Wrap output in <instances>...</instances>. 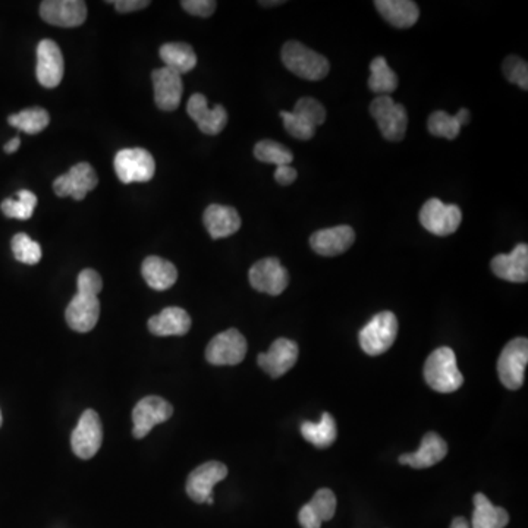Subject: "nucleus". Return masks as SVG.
<instances>
[{"instance_id": "f257e3e1", "label": "nucleus", "mask_w": 528, "mask_h": 528, "mask_svg": "<svg viewBox=\"0 0 528 528\" xmlns=\"http://www.w3.org/2000/svg\"><path fill=\"white\" fill-rule=\"evenodd\" d=\"M76 296L67 304L65 319L67 326L79 334H87L96 327L100 317L98 294L103 289L100 274L93 269H84L78 274Z\"/></svg>"}, {"instance_id": "f03ea898", "label": "nucleus", "mask_w": 528, "mask_h": 528, "mask_svg": "<svg viewBox=\"0 0 528 528\" xmlns=\"http://www.w3.org/2000/svg\"><path fill=\"white\" fill-rule=\"evenodd\" d=\"M424 378L431 389L440 394H452L461 388L464 376L457 366V356L448 347L435 349L424 364Z\"/></svg>"}, {"instance_id": "7ed1b4c3", "label": "nucleus", "mask_w": 528, "mask_h": 528, "mask_svg": "<svg viewBox=\"0 0 528 528\" xmlns=\"http://www.w3.org/2000/svg\"><path fill=\"white\" fill-rule=\"evenodd\" d=\"M282 62L288 71L308 81L326 78L330 71L329 60L326 57L308 49L307 46L300 42L285 43L282 47Z\"/></svg>"}, {"instance_id": "20e7f679", "label": "nucleus", "mask_w": 528, "mask_h": 528, "mask_svg": "<svg viewBox=\"0 0 528 528\" xmlns=\"http://www.w3.org/2000/svg\"><path fill=\"white\" fill-rule=\"evenodd\" d=\"M398 335V319L392 311H382L361 329V348L371 357L382 356L394 345Z\"/></svg>"}, {"instance_id": "39448f33", "label": "nucleus", "mask_w": 528, "mask_h": 528, "mask_svg": "<svg viewBox=\"0 0 528 528\" xmlns=\"http://www.w3.org/2000/svg\"><path fill=\"white\" fill-rule=\"evenodd\" d=\"M370 115L378 122V129L389 141H401L409 127V115L404 106L390 96H378L371 101Z\"/></svg>"}, {"instance_id": "423d86ee", "label": "nucleus", "mask_w": 528, "mask_h": 528, "mask_svg": "<svg viewBox=\"0 0 528 528\" xmlns=\"http://www.w3.org/2000/svg\"><path fill=\"white\" fill-rule=\"evenodd\" d=\"M528 363V341L515 337L506 344L498 360L499 380L506 389L517 390L524 385L525 368Z\"/></svg>"}, {"instance_id": "0eeeda50", "label": "nucleus", "mask_w": 528, "mask_h": 528, "mask_svg": "<svg viewBox=\"0 0 528 528\" xmlns=\"http://www.w3.org/2000/svg\"><path fill=\"white\" fill-rule=\"evenodd\" d=\"M461 221L462 212L457 204H445L439 199L429 200L419 210V223L433 235H452Z\"/></svg>"}, {"instance_id": "6e6552de", "label": "nucleus", "mask_w": 528, "mask_h": 528, "mask_svg": "<svg viewBox=\"0 0 528 528\" xmlns=\"http://www.w3.org/2000/svg\"><path fill=\"white\" fill-rule=\"evenodd\" d=\"M115 172L120 182H147L156 172L153 156L144 149H124L115 156Z\"/></svg>"}, {"instance_id": "1a4fd4ad", "label": "nucleus", "mask_w": 528, "mask_h": 528, "mask_svg": "<svg viewBox=\"0 0 528 528\" xmlns=\"http://www.w3.org/2000/svg\"><path fill=\"white\" fill-rule=\"evenodd\" d=\"M247 341L240 330L228 329L209 342L206 360L213 366H236L247 356Z\"/></svg>"}, {"instance_id": "9d476101", "label": "nucleus", "mask_w": 528, "mask_h": 528, "mask_svg": "<svg viewBox=\"0 0 528 528\" xmlns=\"http://www.w3.org/2000/svg\"><path fill=\"white\" fill-rule=\"evenodd\" d=\"M103 442V426L98 412L86 409L79 417L78 424L71 435V448L77 457L81 460H90Z\"/></svg>"}, {"instance_id": "9b49d317", "label": "nucleus", "mask_w": 528, "mask_h": 528, "mask_svg": "<svg viewBox=\"0 0 528 528\" xmlns=\"http://www.w3.org/2000/svg\"><path fill=\"white\" fill-rule=\"evenodd\" d=\"M173 414V407L169 404L163 398L146 397L135 405L134 411H132V435L135 439L146 438L154 426L165 423Z\"/></svg>"}, {"instance_id": "f8f14e48", "label": "nucleus", "mask_w": 528, "mask_h": 528, "mask_svg": "<svg viewBox=\"0 0 528 528\" xmlns=\"http://www.w3.org/2000/svg\"><path fill=\"white\" fill-rule=\"evenodd\" d=\"M253 288L267 295H281L289 284L288 270L276 257H267L253 264L248 274Z\"/></svg>"}, {"instance_id": "ddd939ff", "label": "nucleus", "mask_w": 528, "mask_h": 528, "mask_svg": "<svg viewBox=\"0 0 528 528\" xmlns=\"http://www.w3.org/2000/svg\"><path fill=\"white\" fill-rule=\"evenodd\" d=\"M98 173L93 166L86 161L72 166L69 172L60 175L53 182V190L57 197H72L74 200H84L88 192L98 187Z\"/></svg>"}, {"instance_id": "4468645a", "label": "nucleus", "mask_w": 528, "mask_h": 528, "mask_svg": "<svg viewBox=\"0 0 528 528\" xmlns=\"http://www.w3.org/2000/svg\"><path fill=\"white\" fill-rule=\"evenodd\" d=\"M298 345L296 342L279 337L270 345L269 351L262 352L257 357V363L270 378H277L286 375L298 360Z\"/></svg>"}, {"instance_id": "2eb2a0df", "label": "nucleus", "mask_w": 528, "mask_h": 528, "mask_svg": "<svg viewBox=\"0 0 528 528\" xmlns=\"http://www.w3.org/2000/svg\"><path fill=\"white\" fill-rule=\"evenodd\" d=\"M64 72V55L60 52L59 46L50 38H45L37 46L36 76L38 83L46 88H55L62 83Z\"/></svg>"}, {"instance_id": "dca6fc26", "label": "nucleus", "mask_w": 528, "mask_h": 528, "mask_svg": "<svg viewBox=\"0 0 528 528\" xmlns=\"http://www.w3.org/2000/svg\"><path fill=\"white\" fill-rule=\"evenodd\" d=\"M228 476V467L218 461L204 462L188 476L187 495L197 503L212 498L213 487Z\"/></svg>"}, {"instance_id": "f3484780", "label": "nucleus", "mask_w": 528, "mask_h": 528, "mask_svg": "<svg viewBox=\"0 0 528 528\" xmlns=\"http://www.w3.org/2000/svg\"><path fill=\"white\" fill-rule=\"evenodd\" d=\"M40 16L50 26L74 28L86 23L87 5L81 0H45Z\"/></svg>"}, {"instance_id": "a211bd4d", "label": "nucleus", "mask_w": 528, "mask_h": 528, "mask_svg": "<svg viewBox=\"0 0 528 528\" xmlns=\"http://www.w3.org/2000/svg\"><path fill=\"white\" fill-rule=\"evenodd\" d=\"M151 81H153L154 101L159 109L165 112L178 109L184 93V84L180 74L165 67H158L151 74Z\"/></svg>"}, {"instance_id": "6ab92c4d", "label": "nucleus", "mask_w": 528, "mask_h": 528, "mask_svg": "<svg viewBox=\"0 0 528 528\" xmlns=\"http://www.w3.org/2000/svg\"><path fill=\"white\" fill-rule=\"evenodd\" d=\"M187 113L202 134L218 135L228 124V112L225 108L216 105L213 109H210L206 96L200 93L192 94L188 100Z\"/></svg>"}, {"instance_id": "aec40b11", "label": "nucleus", "mask_w": 528, "mask_h": 528, "mask_svg": "<svg viewBox=\"0 0 528 528\" xmlns=\"http://www.w3.org/2000/svg\"><path fill=\"white\" fill-rule=\"evenodd\" d=\"M356 241V233L351 226L320 229L310 236V245L323 257H335L347 252Z\"/></svg>"}, {"instance_id": "412c9836", "label": "nucleus", "mask_w": 528, "mask_h": 528, "mask_svg": "<svg viewBox=\"0 0 528 528\" xmlns=\"http://www.w3.org/2000/svg\"><path fill=\"white\" fill-rule=\"evenodd\" d=\"M336 512V496L330 489H319L310 502L301 508L298 521L303 528H320L325 521L334 518Z\"/></svg>"}, {"instance_id": "4be33fe9", "label": "nucleus", "mask_w": 528, "mask_h": 528, "mask_svg": "<svg viewBox=\"0 0 528 528\" xmlns=\"http://www.w3.org/2000/svg\"><path fill=\"white\" fill-rule=\"evenodd\" d=\"M448 453V445L438 433L429 431L421 440V446L417 452L402 453L398 461L402 465H409L412 469H430L442 461Z\"/></svg>"}, {"instance_id": "5701e85b", "label": "nucleus", "mask_w": 528, "mask_h": 528, "mask_svg": "<svg viewBox=\"0 0 528 528\" xmlns=\"http://www.w3.org/2000/svg\"><path fill=\"white\" fill-rule=\"evenodd\" d=\"M492 270L503 281L524 284L528 281V245L518 243L511 254H499L492 260Z\"/></svg>"}, {"instance_id": "b1692460", "label": "nucleus", "mask_w": 528, "mask_h": 528, "mask_svg": "<svg viewBox=\"0 0 528 528\" xmlns=\"http://www.w3.org/2000/svg\"><path fill=\"white\" fill-rule=\"evenodd\" d=\"M207 233L213 240H221L233 235L241 228V216L233 207L212 204L202 216Z\"/></svg>"}, {"instance_id": "393cba45", "label": "nucleus", "mask_w": 528, "mask_h": 528, "mask_svg": "<svg viewBox=\"0 0 528 528\" xmlns=\"http://www.w3.org/2000/svg\"><path fill=\"white\" fill-rule=\"evenodd\" d=\"M192 329V317L184 308L168 307L149 320V330L156 336H184Z\"/></svg>"}, {"instance_id": "a878e982", "label": "nucleus", "mask_w": 528, "mask_h": 528, "mask_svg": "<svg viewBox=\"0 0 528 528\" xmlns=\"http://www.w3.org/2000/svg\"><path fill=\"white\" fill-rule=\"evenodd\" d=\"M378 14L397 28H409L419 21V9L411 0H378Z\"/></svg>"}, {"instance_id": "bb28decb", "label": "nucleus", "mask_w": 528, "mask_h": 528, "mask_svg": "<svg viewBox=\"0 0 528 528\" xmlns=\"http://www.w3.org/2000/svg\"><path fill=\"white\" fill-rule=\"evenodd\" d=\"M141 274H143L147 285L156 289V291H166V289L172 288L176 279H178V270L172 263L161 259L158 255H150L144 260Z\"/></svg>"}, {"instance_id": "cd10ccee", "label": "nucleus", "mask_w": 528, "mask_h": 528, "mask_svg": "<svg viewBox=\"0 0 528 528\" xmlns=\"http://www.w3.org/2000/svg\"><path fill=\"white\" fill-rule=\"evenodd\" d=\"M472 528H505L510 523V513L501 506H495L483 493L474 495Z\"/></svg>"}, {"instance_id": "c85d7f7f", "label": "nucleus", "mask_w": 528, "mask_h": 528, "mask_svg": "<svg viewBox=\"0 0 528 528\" xmlns=\"http://www.w3.org/2000/svg\"><path fill=\"white\" fill-rule=\"evenodd\" d=\"M160 57L165 62V67L176 74H187L197 65V55L187 43H166L160 47Z\"/></svg>"}, {"instance_id": "c756f323", "label": "nucleus", "mask_w": 528, "mask_h": 528, "mask_svg": "<svg viewBox=\"0 0 528 528\" xmlns=\"http://www.w3.org/2000/svg\"><path fill=\"white\" fill-rule=\"evenodd\" d=\"M301 435L311 445H315L319 450L329 448L336 440L337 430L334 417L329 412H323L319 423L304 421L301 424Z\"/></svg>"}, {"instance_id": "7c9ffc66", "label": "nucleus", "mask_w": 528, "mask_h": 528, "mask_svg": "<svg viewBox=\"0 0 528 528\" xmlns=\"http://www.w3.org/2000/svg\"><path fill=\"white\" fill-rule=\"evenodd\" d=\"M368 87L373 93L378 94V96H389L390 93L397 90V74L390 69L385 57H378L371 60Z\"/></svg>"}, {"instance_id": "2f4dec72", "label": "nucleus", "mask_w": 528, "mask_h": 528, "mask_svg": "<svg viewBox=\"0 0 528 528\" xmlns=\"http://www.w3.org/2000/svg\"><path fill=\"white\" fill-rule=\"evenodd\" d=\"M9 125L18 128L26 134H38L50 124V117L47 110L43 108H31V109L21 110L16 115L8 118Z\"/></svg>"}, {"instance_id": "473e14b6", "label": "nucleus", "mask_w": 528, "mask_h": 528, "mask_svg": "<svg viewBox=\"0 0 528 528\" xmlns=\"http://www.w3.org/2000/svg\"><path fill=\"white\" fill-rule=\"evenodd\" d=\"M37 206V197L28 190H21L16 199H6L2 202V212L6 218L28 221L33 216L34 210Z\"/></svg>"}, {"instance_id": "72a5a7b5", "label": "nucleus", "mask_w": 528, "mask_h": 528, "mask_svg": "<svg viewBox=\"0 0 528 528\" xmlns=\"http://www.w3.org/2000/svg\"><path fill=\"white\" fill-rule=\"evenodd\" d=\"M255 159L269 165L285 166L291 165L294 160V154L288 150V147L276 143L274 140H263L254 147Z\"/></svg>"}, {"instance_id": "f704fd0d", "label": "nucleus", "mask_w": 528, "mask_h": 528, "mask_svg": "<svg viewBox=\"0 0 528 528\" xmlns=\"http://www.w3.org/2000/svg\"><path fill=\"white\" fill-rule=\"evenodd\" d=\"M461 128L457 117L455 115L452 117L450 113H446L445 110H438V112H433L429 117L428 129L435 137L455 140L460 135Z\"/></svg>"}, {"instance_id": "c9c22d12", "label": "nucleus", "mask_w": 528, "mask_h": 528, "mask_svg": "<svg viewBox=\"0 0 528 528\" xmlns=\"http://www.w3.org/2000/svg\"><path fill=\"white\" fill-rule=\"evenodd\" d=\"M12 253L18 262L24 264H37L42 260V247L37 241L31 240L26 233H16L12 238Z\"/></svg>"}, {"instance_id": "e433bc0d", "label": "nucleus", "mask_w": 528, "mask_h": 528, "mask_svg": "<svg viewBox=\"0 0 528 528\" xmlns=\"http://www.w3.org/2000/svg\"><path fill=\"white\" fill-rule=\"evenodd\" d=\"M293 112L308 120L316 128L325 124V120H326V110H325L320 101L313 98H300V100L296 101Z\"/></svg>"}, {"instance_id": "4c0bfd02", "label": "nucleus", "mask_w": 528, "mask_h": 528, "mask_svg": "<svg viewBox=\"0 0 528 528\" xmlns=\"http://www.w3.org/2000/svg\"><path fill=\"white\" fill-rule=\"evenodd\" d=\"M281 118L284 119V127H285L286 131L293 135L294 139L305 141V140H311L315 137V125H311L308 120L304 119L300 115L282 110Z\"/></svg>"}, {"instance_id": "58836bf2", "label": "nucleus", "mask_w": 528, "mask_h": 528, "mask_svg": "<svg viewBox=\"0 0 528 528\" xmlns=\"http://www.w3.org/2000/svg\"><path fill=\"white\" fill-rule=\"evenodd\" d=\"M503 74L510 83L517 84L523 90H527L528 67L525 60L518 57H506L503 62Z\"/></svg>"}, {"instance_id": "ea45409f", "label": "nucleus", "mask_w": 528, "mask_h": 528, "mask_svg": "<svg viewBox=\"0 0 528 528\" xmlns=\"http://www.w3.org/2000/svg\"><path fill=\"white\" fill-rule=\"evenodd\" d=\"M181 6L192 16L209 18L210 16H213L218 4L213 0H184V2H181Z\"/></svg>"}, {"instance_id": "a19ab883", "label": "nucleus", "mask_w": 528, "mask_h": 528, "mask_svg": "<svg viewBox=\"0 0 528 528\" xmlns=\"http://www.w3.org/2000/svg\"><path fill=\"white\" fill-rule=\"evenodd\" d=\"M115 5L118 12L120 14H128V12L141 11V9L150 6L149 0H115L110 2Z\"/></svg>"}, {"instance_id": "79ce46f5", "label": "nucleus", "mask_w": 528, "mask_h": 528, "mask_svg": "<svg viewBox=\"0 0 528 528\" xmlns=\"http://www.w3.org/2000/svg\"><path fill=\"white\" fill-rule=\"evenodd\" d=\"M296 176H298V172L291 165L277 166L276 172H274V180H276L277 184L281 185L293 184L294 181L296 180Z\"/></svg>"}, {"instance_id": "37998d69", "label": "nucleus", "mask_w": 528, "mask_h": 528, "mask_svg": "<svg viewBox=\"0 0 528 528\" xmlns=\"http://www.w3.org/2000/svg\"><path fill=\"white\" fill-rule=\"evenodd\" d=\"M19 146H21V140H19V137H16V139H12L11 141H8V143L5 144V151H6V153H16V150H18Z\"/></svg>"}, {"instance_id": "c03bdc74", "label": "nucleus", "mask_w": 528, "mask_h": 528, "mask_svg": "<svg viewBox=\"0 0 528 528\" xmlns=\"http://www.w3.org/2000/svg\"><path fill=\"white\" fill-rule=\"evenodd\" d=\"M455 117H457V119L460 120V124H461V127H465V125H469V122H470L469 110L461 109V110H460V112L457 113V115H455Z\"/></svg>"}, {"instance_id": "a18cd8bd", "label": "nucleus", "mask_w": 528, "mask_h": 528, "mask_svg": "<svg viewBox=\"0 0 528 528\" xmlns=\"http://www.w3.org/2000/svg\"><path fill=\"white\" fill-rule=\"evenodd\" d=\"M450 528H470L469 521L464 517H457L450 523Z\"/></svg>"}, {"instance_id": "49530a36", "label": "nucleus", "mask_w": 528, "mask_h": 528, "mask_svg": "<svg viewBox=\"0 0 528 528\" xmlns=\"http://www.w3.org/2000/svg\"><path fill=\"white\" fill-rule=\"evenodd\" d=\"M284 4V2H262V5H264V6H267V5H281Z\"/></svg>"}, {"instance_id": "de8ad7c7", "label": "nucleus", "mask_w": 528, "mask_h": 528, "mask_svg": "<svg viewBox=\"0 0 528 528\" xmlns=\"http://www.w3.org/2000/svg\"><path fill=\"white\" fill-rule=\"evenodd\" d=\"M0 426H2V412H0Z\"/></svg>"}]
</instances>
